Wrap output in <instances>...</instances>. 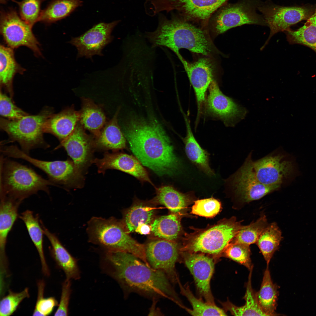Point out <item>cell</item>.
I'll return each mask as SVG.
<instances>
[{
  "label": "cell",
  "mask_w": 316,
  "mask_h": 316,
  "mask_svg": "<svg viewBox=\"0 0 316 316\" xmlns=\"http://www.w3.org/2000/svg\"><path fill=\"white\" fill-rule=\"evenodd\" d=\"M106 271L119 284L126 296L135 293L153 299L163 298L182 304L165 273L146 264L135 255L121 251H106Z\"/></svg>",
  "instance_id": "obj_1"
},
{
  "label": "cell",
  "mask_w": 316,
  "mask_h": 316,
  "mask_svg": "<svg viewBox=\"0 0 316 316\" xmlns=\"http://www.w3.org/2000/svg\"><path fill=\"white\" fill-rule=\"evenodd\" d=\"M125 133L131 151L142 164L159 176L171 175L178 171L180 163L173 146L157 122L133 118Z\"/></svg>",
  "instance_id": "obj_2"
},
{
  "label": "cell",
  "mask_w": 316,
  "mask_h": 316,
  "mask_svg": "<svg viewBox=\"0 0 316 316\" xmlns=\"http://www.w3.org/2000/svg\"><path fill=\"white\" fill-rule=\"evenodd\" d=\"M156 30L146 32L144 35L151 46L168 48L178 56L179 50L185 49L204 56L212 51V44L206 33L201 28L182 20L172 14L170 19L159 13Z\"/></svg>",
  "instance_id": "obj_3"
},
{
  "label": "cell",
  "mask_w": 316,
  "mask_h": 316,
  "mask_svg": "<svg viewBox=\"0 0 316 316\" xmlns=\"http://www.w3.org/2000/svg\"><path fill=\"white\" fill-rule=\"evenodd\" d=\"M1 157L0 195L22 202L40 191L49 195V186H57L28 166L2 155Z\"/></svg>",
  "instance_id": "obj_4"
},
{
  "label": "cell",
  "mask_w": 316,
  "mask_h": 316,
  "mask_svg": "<svg viewBox=\"0 0 316 316\" xmlns=\"http://www.w3.org/2000/svg\"><path fill=\"white\" fill-rule=\"evenodd\" d=\"M89 241L106 251H121L131 253L148 265L145 246L132 238L122 222L114 218H92L87 229Z\"/></svg>",
  "instance_id": "obj_5"
},
{
  "label": "cell",
  "mask_w": 316,
  "mask_h": 316,
  "mask_svg": "<svg viewBox=\"0 0 316 316\" xmlns=\"http://www.w3.org/2000/svg\"><path fill=\"white\" fill-rule=\"evenodd\" d=\"M54 112L53 108L46 107L37 115L29 114L18 119L10 120L1 117L0 129L8 137L1 145L16 142L22 150L29 154L32 150L49 148V145L43 137L44 126Z\"/></svg>",
  "instance_id": "obj_6"
},
{
  "label": "cell",
  "mask_w": 316,
  "mask_h": 316,
  "mask_svg": "<svg viewBox=\"0 0 316 316\" xmlns=\"http://www.w3.org/2000/svg\"><path fill=\"white\" fill-rule=\"evenodd\" d=\"M1 151L6 157L24 160L42 170L47 174L48 180L58 187L61 185L65 188H80L84 183L83 173L71 160H40L32 157L14 145H3Z\"/></svg>",
  "instance_id": "obj_7"
},
{
  "label": "cell",
  "mask_w": 316,
  "mask_h": 316,
  "mask_svg": "<svg viewBox=\"0 0 316 316\" xmlns=\"http://www.w3.org/2000/svg\"><path fill=\"white\" fill-rule=\"evenodd\" d=\"M252 153L249 154L241 166L226 181L227 187L243 202L258 200L281 188L267 186L258 181L254 170Z\"/></svg>",
  "instance_id": "obj_8"
},
{
  "label": "cell",
  "mask_w": 316,
  "mask_h": 316,
  "mask_svg": "<svg viewBox=\"0 0 316 316\" xmlns=\"http://www.w3.org/2000/svg\"><path fill=\"white\" fill-rule=\"evenodd\" d=\"M30 25L23 20L12 8L0 11V30L8 47L14 49L25 46L37 56H42L40 43Z\"/></svg>",
  "instance_id": "obj_9"
},
{
  "label": "cell",
  "mask_w": 316,
  "mask_h": 316,
  "mask_svg": "<svg viewBox=\"0 0 316 316\" xmlns=\"http://www.w3.org/2000/svg\"><path fill=\"white\" fill-rule=\"evenodd\" d=\"M243 226L234 217L225 220L195 236L185 248L194 252L218 254L224 250Z\"/></svg>",
  "instance_id": "obj_10"
},
{
  "label": "cell",
  "mask_w": 316,
  "mask_h": 316,
  "mask_svg": "<svg viewBox=\"0 0 316 316\" xmlns=\"http://www.w3.org/2000/svg\"><path fill=\"white\" fill-rule=\"evenodd\" d=\"M228 0H147L152 16L161 12L177 11L189 19L204 20Z\"/></svg>",
  "instance_id": "obj_11"
},
{
  "label": "cell",
  "mask_w": 316,
  "mask_h": 316,
  "mask_svg": "<svg viewBox=\"0 0 316 316\" xmlns=\"http://www.w3.org/2000/svg\"><path fill=\"white\" fill-rule=\"evenodd\" d=\"M286 157V155L278 149L253 161L254 170L258 181L267 186L281 187L293 171L291 162Z\"/></svg>",
  "instance_id": "obj_12"
},
{
  "label": "cell",
  "mask_w": 316,
  "mask_h": 316,
  "mask_svg": "<svg viewBox=\"0 0 316 316\" xmlns=\"http://www.w3.org/2000/svg\"><path fill=\"white\" fill-rule=\"evenodd\" d=\"M315 9L309 6L284 7L273 6L260 8L265 21L270 30L268 39L262 47L263 49L271 37L278 32L285 31L289 27L303 20H307L313 14Z\"/></svg>",
  "instance_id": "obj_13"
},
{
  "label": "cell",
  "mask_w": 316,
  "mask_h": 316,
  "mask_svg": "<svg viewBox=\"0 0 316 316\" xmlns=\"http://www.w3.org/2000/svg\"><path fill=\"white\" fill-rule=\"evenodd\" d=\"M147 262L150 267L164 272L172 283L179 280L175 265L179 256V250L173 241L160 238L150 241L145 246Z\"/></svg>",
  "instance_id": "obj_14"
},
{
  "label": "cell",
  "mask_w": 316,
  "mask_h": 316,
  "mask_svg": "<svg viewBox=\"0 0 316 316\" xmlns=\"http://www.w3.org/2000/svg\"><path fill=\"white\" fill-rule=\"evenodd\" d=\"M120 21L100 23L82 35L72 38L69 42L76 48L77 57L85 56L91 59L95 55L103 56L102 51L112 41L113 37L111 32Z\"/></svg>",
  "instance_id": "obj_15"
},
{
  "label": "cell",
  "mask_w": 316,
  "mask_h": 316,
  "mask_svg": "<svg viewBox=\"0 0 316 316\" xmlns=\"http://www.w3.org/2000/svg\"><path fill=\"white\" fill-rule=\"evenodd\" d=\"M85 130L79 122L72 133L56 148L63 147L83 174L93 163L96 150L94 137L87 134Z\"/></svg>",
  "instance_id": "obj_16"
},
{
  "label": "cell",
  "mask_w": 316,
  "mask_h": 316,
  "mask_svg": "<svg viewBox=\"0 0 316 316\" xmlns=\"http://www.w3.org/2000/svg\"><path fill=\"white\" fill-rule=\"evenodd\" d=\"M184 66L195 94L199 118L205 102L206 93L213 79V66L208 58H201L192 63L178 57Z\"/></svg>",
  "instance_id": "obj_17"
},
{
  "label": "cell",
  "mask_w": 316,
  "mask_h": 316,
  "mask_svg": "<svg viewBox=\"0 0 316 316\" xmlns=\"http://www.w3.org/2000/svg\"><path fill=\"white\" fill-rule=\"evenodd\" d=\"M208 88L206 102L208 113L221 120L227 125L233 124L236 120L243 118L245 110L224 95L215 80H212Z\"/></svg>",
  "instance_id": "obj_18"
},
{
  "label": "cell",
  "mask_w": 316,
  "mask_h": 316,
  "mask_svg": "<svg viewBox=\"0 0 316 316\" xmlns=\"http://www.w3.org/2000/svg\"><path fill=\"white\" fill-rule=\"evenodd\" d=\"M99 173L104 174L108 169H115L129 174L142 182L153 185L147 172L136 158L128 154L116 151L106 152L101 159H94Z\"/></svg>",
  "instance_id": "obj_19"
},
{
  "label": "cell",
  "mask_w": 316,
  "mask_h": 316,
  "mask_svg": "<svg viewBox=\"0 0 316 316\" xmlns=\"http://www.w3.org/2000/svg\"><path fill=\"white\" fill-rule=\"evenodd\" d=\"M185 264L193 275L197 289L207 302L215 304L210 287L214 269L213 259L203 254H184Z\"/></svg>",
  "instance_id": "obj_20"
},
{
  "label": "cell",
  "mask_w": 316,
  "mask_h": 316,
  "mask_svg": "<svg viewBox=\"0 0 316 316\" xmlns=\"http://www.w3.org/2000/svg\"><path fill=\"white\" fill-rule=\"evenodd\" d=\"M263 21L247 5L240 4L226 7L219 12L214 20V29L217 34L244 24H263Z\"/></svg>",
  "instance_id": "obj_21"
},
{
  "label": "cell",
  "mask_w": 316,
  "mask_h": 316,
  "mask_svg": "<svg viewBox=\"0 0 316 316\" xmlns=\"http://www.w3.org/2000/svg\"><path fill=\"white\" fill-rule=\"evenodd\" d=\"M44 234L49 241L50 254L58 266L64 272L66 279L77 280L80 274L77 261L62 245L57 236L47 228L41 220Z\"/></svg>",
  "instance_id": "obj_22"
},
{
  "label": "cell",
  "mask_w": 316,
  "mask_h": 316,
  "mask_svg": "<svg viewBox=\"0 0 316 316\" xmlns=\"http://www.w3.org/2000/svg\"><path fill=\"white\" fill-rule=\"evenodd\" d=\"M80 118L79 111L75 110L73 106L53 114L44 123V133L53 135L61 142L73 131Z\"/></svg>",
  "instance_id": "obj_23"
},
{
  "label": "cell",
  "mask_w": 316,
  "mask_h": 316,
  "mask_svg": "<svg viewBox=\"0 0 316 316\" xmlns=\"http://www.w3.org/2000/svg\"><path fill=\"white\" fill-rule=\"evenodd\" d=\"M0 255L1 260L6 262V246L8 234L18 217L22 202L6 195L0 196Z\"/></svg>",
  "instance_id": "obj_24"
},
{
  "label": "cell",
  "mask_w": 316,
  "mask_h": 316,
  "mask_svg": "<svg viewBox=\"0 0 316 316\" xmlns=\"http://www.w3.org/2000/svg\"><path fill=\"white\" fill-rule=\"evenodd\" d=\"M120 109L112 118L107 122L99 135L94 137L96 150L114 151L126 148V141L118 124V116Z\"/></svg>",
  "instance_id": "obj_25"
},
{
  "label": "cell",
  "mask_w": 316,
  "mask_h": 316,
  "mask_svg": "<svg viewBox=\"0 0 316 316\" xmlns=\"http://www.w3.org/2000/svg\"><path fill=\"white\" fill-rule=\"evenodd\" d=\"M13 49L1 44L0 47V83L1 87L8 93L11 98L13 96V82L18 73L23 74L25 70L16 60Z\"/></svg>",
  "instance_id": "obj_26"
},
{
  "label": "cell",
  "mask_w": 316,
  "mask_h": 316,
  "mask_svg": "<svg viewBox=\"0 0 316 316\" xmlns=\"http://www.w3.org/2000/svg\"><path fill=\"white\" fill-rule=\"evenodd\" d=\"M82 101L79 122L94 137H97L107 123L104 112L100 106L91 99L83 97Z\"/></svg>",
  "instance_id": "obj_27"
},
{
  "label": "cell",
  "mask_w": 316,
  "mask_h": 316,
  "mask_svg": "<svg viewBox=\"0 0 316 316\" xmlns=\"http://www.w3.org/2000/svg\"><path fill=\"white\" fill-rule=\"evenodd\" d=\"M23 222L38 252L41 261L43 274L48 276L50 271L45 257L43 245V229L38 215L34 216L33 212L27 210L19 216Z\"/></svg>",
  "instance_id": "obj_28"
},
{
  "label": "cell",
  "mask_w": 316,
  "mask_h": 316,
  "mask_svg": "<svg viewBox=\"0 0 316 316\" xmlns=\"http://www.w3.org/2000/svg\"><path fill=\"white\" fill-rule=\"evenodd\" d=\"M267 265L259 290L256 292V298L260 308L267 316L279 315L276 312L279 292L278 286L273 283Z\"/></svg>",
  "instance_id": "obj_29"
},
{
  "label": "cell",
  "mask_w": 316,
  "mask_h": 316,
  "mask_svg": "<svg viewBox=\"0 0 316 316\" xmlns=\"http://www.w3.org/2000/svg\"><path fill=\"white\" fill-rule=\"evenodd\" d=\"M185 117L187 131L186 136L183 141L186 154L188 158L201 171L209 176H213L214 173L209 164V154L195 139L189 121Z\"/></svg>",
  "instance_id": "obj_30"
},
{
  "label": "cell",
  "mask_w": 316,
  "mask_h": 316,
  "mask_svg": "<svg viewBox=\"0 0 316 316\" xmlns=\"http://www.w3.org/2000/svg\"><path fill=\"white\" fill-rule=\"evenodd\" d=\"M253 266L249 270L248 280L246 284V290L243 298L245 301L244 305L237 306L228 300L222 305L226 310L232 315L236 316L259 315L267 316L262 311L257 302L256 292L252 288L251 277Z\"/></svg>",
  "instance_id": "obj_31"
},
{
  "label": "cell",
  "mask_w": 316,
  "mask_h": 316,
  "mask_svg": "<svg viewBox=\"0 0 316 316\" xmlns=\"http://www.w3.org/2000/svg\"><path fill=\"white\" fill-rule=\"evenodd\" d=\"M156 192L154 201L164 205L174 213L180 212L190 201L189 195L182 193L171 186H162L156 188Z\"/></svg>",
  "instance_id": "obj_32"
},
{
  "label": "cell",
  "mask_w": 316,
  "mask_h": 316,
  "mask_svg": "<svg viewBox=\"0 0 316 316\" xmlns=\"http://www.w3.org/2000/svg\"><path fill=\"white\" fill-rule=\"evenodd\" d=\"M155 208L139 202L135 203L126 211L122 222L128 233L135 231L142 224H151L154 220Z\"/></svg>",
  "instance_id": "obj_33"
},
{
  "label": "cell",
  "mask_w": 316,
  "mask_h": 316,
  "mask_svg": "<svg viewBox=\"0 0 316 316\" xmlns=\"http://www.w3.org/2000/svg\"><path fill=\"white\" fill-rule=\"evenodd\" d=\"M81 3L80 0H52L41 11L38 21L48 24L56 22L67 16Z\"/></svg>",
  "instance_id": "obj_34"
},
{
  "label": "cell",
  "mask_w": 316,
  "mask_h": 316,
  "mask_svg": "<svg viewBox=\"0 0 316 316\" xmlns=\"http://www.w3.org/2000/svg\"><path fill=\"white\" fill-rule=\"evenodd\" d=\"M285 31L290 44L305 45L316 54V8L313 14L303 26L295 30L289 29Z\"/></svg>",
  "instance_id": "obj_35"
},
{
  "label": "cell",
  "mask_w": 316,
  "mask_h": 316,
  "mask_svg": "<svg viewBox=\"0 0 316 316\" xmlns=\"http://www.w3.org/2000/svg\"><path fill=\"white\" fill-rule=\"evenodd\" d=\"M281 239V232L275 223L267 226L259 236L256 243L267 265H269Z\"/></svg>",
  "instance_id": "obj_36"
},
{
  "label": "cell",
  "mask_w": 316,
  "mask_h": 316,
  "mask_svg": "<svg viewBox=\"0 0 316 316\" xmlns=\"http://www.w3.org/2000/svg\"><path fill=\"white\" fill-rule=\"evenodd\" d=\"M151 232L160 238L173 241L178 237L181 230L178 217L171 214L155 219L150 224Z\"/></svg>",
  "instance_id": "obj_37"
},
{
  "label": "cell",
  "mask_w": 316,
  "mask_h": 316,
  "mask_svg": "<svg viewBox=\"0 0 316 316\" xmlns=\"http://www.w3.org/2000/svg\"><path fill=\"white\" fill-rule=\"evenodd\" d=\"M181 293L190 302L192 310L185 308L191 315L194 316L227 315L225 311L215 304L204 302L202 300L195 297L190 291L188 286H183L179 281L178 283Z\"/></svg>",
  "instance_id": "obj_38"
},
{
  "label": "cell",
  "mask_w": 316,
  "mask_h": 316,
  "mask_svg": "<svg viewBox=\"0 0 316 316\" xmlns=\"http://www.w3.org/2000/svg\"><path fill=\"white\" fill-rule=\"evenodd\" d=\"M265 216H262L255 222L243 226L234 238L233 243H240L248 245L256 243L264 229L267 226Z\"/></svg>",
  "instance_id": "obj_39"
},
{
  "label": "cell",
  "mask_w": 316,
  "mask_h": 316,
  "mask_svg": "<svg viewBox=\"0 0 316 316\" xmlns=\"http://www.w3.org/2000/svg\"><path fill=\"white\" fill-rule=\"evenodd\" d=\"M12 1L18 4L21 18L32 28L39 21L41 12V4L44 0H23L20 2Z\"/></svg>",
  "instance_id": "obj_40"
},
{
  "label": "cell",
  "mask_w": 316,
  "mask_h": 316,
  "mask_svg": "<svg viewBox=\"0 0 316 316\" xmlns=\"http://www.w3.org/2000/svg\"><path fill=\"white\" fill-rule=\"evenodd\" d=\"M224 251L227 257L244 266L249 270L253 266L250 257L249 245L233 243L229 244Z\"/></svg>",
  "instance_id": "obj_41"
},
{
  "label": "cell",
  "mask_w": 316,
  "mask_h": 316,
  "mask_svg": "<svg viewBox=\"0 0 316 316\" xmlns=\"http://www.w3.org/2000/svg\"><path fill=\"white\" fill-rule=\"evenodd\" d=\"M30 296L28 288L18 293L9 291L8 294L3 297L0 302V316H8L12 314L25 299Z\"/></svg>",
  "instance_id": "obj_42"
},
{
  "label": "cell",
  "mask_w": 316,
  "mask_h": 316,
  "mask_svg": "<svg viewBox=\"0 0 316 316\" xmlns=\"http://www.w3.org/2000/svg\"><path fill=\"white\" fill-rule=\"evenodd\" d=\"M45 287L43 280L38 281L37 299L33 313V316L48 315L51 313L54 308L58 305V302L54 297H44Z\"/></svg>",
  "instance_id": "obj_43"
},
{
  "label": "cell",
  "mask_w": 316,
  "mask_h": 316,
  "mask_svg": "<svg viewBox=\"0 0 316 316\" xmlns=\"http://www.w3.org/2000/svg\"><path fill=\"white\" fill-rule=\"evenodd\" d=\"M221 202L212 197L198 200L195 202L191 213L206 217L216 215L221 208Z\"/></svg>",
  "instance_id": "obj_44"
},
{
  "label": "cell",
  "mask_w": 316,
  "mask_h": 316,
  "mask_svg": "<svg viewBox=\"0 0 316 316\" xmlns=\"http://www.w3.org/2000/svg\"><path fill=\"white\" fill-rule=\"evenodd\" d=\"M0 114L3 117L10 120L20 118L29 114L16 106L12 98L3 93L1 90Z\"/></svg>",
  "instance_id": "obj_45"
},
{
  "label": "cell",
  "mask_w": 316,
  "mask_h": 316,
  "mask_svg": "<svg viewBox=\"0 0 316 316\" xmlns=\"http://www.w3.org/2000/svg\"><path fill=\"white\" fill-rule=\"evenodd\" d=\"M71 280L66 279L62 284L59 303L54 313V316H67L71 293Z\"/></svg>",
  "instance_id": "obj_46"
},
{
  "label": "cell",
  "mask_w": 316,
  "mask_h": 316,
  "mask_svg": "<svg viewBox=\"0 0 316 316\" xmlns=\"http://www.w3.org/2000/svg\"><path fill=\"white\" fill-rule=\"evenodd\" d=\"M135 231L143 235L149 234L151 231L150 225L144 223L140 224L138 226Z\"/></svg>",
  "instance_id": "obj_47"
},
{
  "label": "cell",
  "mask_w": 316,
  "mask_h": 316,
  "mask_svg": "<svg viewBox=\"0 0 316 316\" xmlns=\"http://www.w3.org/2000/svg\"><path fill=\"white\" fill-rule=\"evenodd\" d=\"M8 0H0V2L2 4H5L7 2Z\"/></svg>",
  "instance_id": "obj_48"
}]
</instances>
